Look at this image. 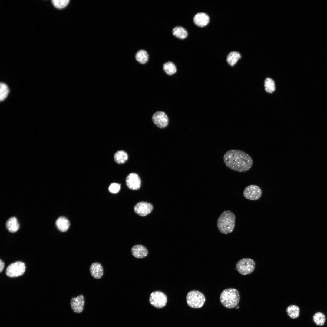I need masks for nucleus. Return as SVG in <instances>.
Masks as SVG:
<instances>
[{"instance_id": "1", "label": "nucleus", "mask_w": 327, "mask_h": 327, "mask_svg": "<svg viewBox=\"0 0 327 327\" xmlns=\"http://www.w3.org/2000/svg\"><path fill=\"white\" fill-rule=\"evenodd\" d=\"M224 162L229 169L236 171L244 172L249 170L253 165L251 157L241 150L232 149L224 155Z\"/></svg>"}, {"instance_id": "2", "label": "nucleus", "mask_w": 327, "mask_h": 327, "mask_svg": "<svg viewBox=\"0 0 327 327\" xmlns=\"http://www.w3.org/2000/svg\"><path fill=\"white\" fill-rule=\"evenodd\" d=\"M235 216L230 210L223 212L217 221V226L220 232L224 234L232 232L235 226Z\"/></svg>"}, {"instance_id": "3", "label": "nucleus", "mask_w": 327, "mask_h": 327, "mask_svg": "<svg viewBox=\"0 0 327 327\" xmlns=\"http://www.w3.org/2000/svg\"><path fill=\"white\" fill-rule=\"evenodd\" d=\"M220 301L224 307L232 309L236 307L239 302L240 296L236 289L229 288L223 290L220 297Z\"/></svg>"}, {"instance_id": "4", "label": "nucleus", "mask_w": 327, "mask_h": 327, "mask_svg": "<svg viewBox=\"0 0 327 327\" xmlns=\"http://www.w3.org/2000/svg\"><path fill=\"white\" fill-rule=\"evenodd\" d=\"M186 299L187 305L193 308L202 307L206 301L203 294L196 290H191L188 292L186 296Z\"/></svg>"}, {"instance_id": "5", "label": "nucleus", "mask_w": 327, "mask_h": 327, "mask_svg": "<svg viewBox=\"0 0 327 327\" xmlns=\"http://www.w3.org/2000/svg\"><path fill=\"white\" fill-rule=\"evenodd\" d=\"M255 263L252 259L243 258L239 261L236 264V269L241 274L246 275L252 273L254 270Z\"/></svg>"}, {"instance_id": "6", "label": "nucleus", "mask_w": 327, "mask_h": 327, "mask_svg": "<svg viewBox=\"0 0 327 327\" xmlns=\"http://www.w3.org/2000/svg\"><path fill=\"white\" fill-rule=\"evenodd\" d=\"M149 302L151 305L157 308L164 307L167 302V297L164 292L159 291L152 292L149 299Z\"/></svg>"}, {"instance_id": "7", "label": "nucleus", "mask_w": 327, "mask_h": 327, "mask_svg": "<svg viewBox=\"0 0 327 327\" xmlns=\"http://www.w3.org/2000/svg\"><path fill=\"white\" fill-rule=\"evenodd\" d=\"M25 263L21 261L12 263L7 267L6 274L10 277H16L22 275L25 270Z\"/></svg>"}, {"instance_id": "8", "label": "nucleus", "mask_w": 327, "mask_h": 327, "mask_svg": "<svg viewBox=\"0 0 327 327\" xmlns=\"http://www.w3.org/2000/svg\"><path fill=\"white\" fill-rule=\"evenodd\" d=\"M243 194L246 198L251 200H256L260 198L262 191L259 186L254 185H251L245 188Z\"/></svg>"}, {"instance_id": "9", "label": "nucleus", "mask_w": 327, "mask_h": 327, "mask_svg": "<svg viewBox=\"0 0 327 327\" xmlns=\"http://www.w3.org/2000/svg\"><path fill=\"white\" fill-rule=\"evenodd\" d=\"M152 120L154 124L160 128L166 127L168 124V118L167 114L162 111H158L154 113Z\"/></svg>"}, {"instance_id": "10", "label": "nucleus", "mask_w": 327, "mask_h": 327, "mask_svg": "<svg viewBox=\"0 0 327 327\" xmlns=\"http://www.w3.org/2000/svg\"><path fill=\"white\" fill-rule=\"evenodd\" d=\"M84 304V297L82 294L73 297L70 300L71 308L73 311L76 313H79L83 311Z\"/></svg>"}, {"instance_id": "11", "label": "nucleus", "mask_w": 327, "mask_h": 327, "mask_svg": "<svg viewBox=\"0 0 327 327\" xmlns=\"http://www.w3.org/2000/svg\"><path fill=\"white\" fill-rule=\"evenodd\" d=\"M152 204L148 202L141 201L137 203L134 207L136 213L140 216H144L150 213L153 210Z\"/></svg>"}, {"instance_id": "12", "label": "nucleus", "mask_w": 327, "mask_h": 327, "mask_svg": "<svg viewBox=\"0 0 327 327\" xmlns=\"http://www.w3.org/2000/svg\"><path fill=\"white\" fill-rule=\"evenodd\" d=\"M126 184L130 189L136 190L140 188L141 186V180L139 176L134 173L129 174L126 179Z\"/></svg>"}, {"instance_id": "13", "label": "nucleus", "mask_w": 327, "mask_h": 327, "mask_svg": "<svg viewBox=\"0 0 327 327\" xmlns=\"http://www.w3.org/2000/svg\"><path fill=\"white\" fill-rule=\"evenodd\" d=\"M89 271L91 275L96 279H101L104 275L103 267L100 263L97 262H94L91 264Z\"/></svg>"}, {"instance_id": "14", "label": "nucleus", "mask_w": 327, "mask_h": 327, "mask_svg": "<svg viewBox=\"0 0 327 327\" xmlns=\"http://www.w3.org/2000/svg\"><path fill=\"white\" fill-rule=\"evenodd\" d=\"M131 251L132 255L137 259H141L147 256L148 251L144 246L140 244L134 245L131 248Z\"/></svg>"}, {"instance_id": "15", "label": "nucleus", "mask_w": 327, "mask_h": 327, "mask_svg": "<svg viewBox=\"0 0 327 327\" xmlns=\"http://www.w3.org/2000/svg\"><path fill=\"white\" fill-rule=\"evenodd\" d=\"M193 21L195 24L199 27H204L208 24L209 17L208 15L205 13L199 12L194 16Z\"/></svg>"}, {"instance_id": "16", "label": "nucleus", "mask_w": 327, "mask_h": 327, "mask_svg": "<svg viewBox=\"0 0 327 327\" xmlns=\"http://www.w3.org/2000/svg\"><path fill=\"white\" fill-rule=\"evenodd\" d=\"M55 224L57 228L62 232L67 231L70 225L68 220L63 216H61L58 218L56 221Z\"/></svg>"}, {"instance_id": "17", "label": "nucleus", "mask_w": 327, "mask_h": 327, "mask_svg": "<svg viewBox=\"0 0 327 327\" xmlns=\"http://www.w3.org/2000/svg\"><path fill=\"white\" fill-rule=\"evenodd\" d=\"M7 229L10 232L15 233L19 229L20 225L17 218L15 217L8 219L6 223Z\"/></svg>"}, {"instance_id": "18", "label": "nucleus", "mask_w": 327, "mask_h": 327, "mask_svg": "<svg viewBox=\"0 0 327 327\" xmlns=\"http://www.w3.org/2000/svg\"><path fill=\"white\" fill-rule=\"evenodd\" d=\"M241 58V55L239 52L233 51L230 52L228 55L226 60L229 64L233 66L237 63Z\"/></svg>"}, {"instance_id": "19", "label": "nucleus", "mask_w": 327, "mask_h": 327, "mask_svg": "<svg viewBox=\"0 0 327 327\" xmlns=\"http://www.w3.org/2000/svg\"><path fill=\"white\" fill-rule=\"evenodd\" d=\"M172 33L174 36L181 39H185L188 35L187 30L183 27L179 26L173 28Z\"/></svg>"}, {"instance_id": "20", "label": "nucleus", "mask_w": 327, "mask_h": 327, "mask_svg": "<svg viewBox=\"0 0 327 327\" xmlns=\"http://www.w3.org/2000/svg\"><path fill=\"white\" fill-rule=\"evenodd\" d=\"M128 158L127 154L123 150H119L117 151L114 155L115 161L118 164H122L125 163L127 160Z\"/></svg>"}, {"instance_id": "21", "label": "nucleus", "mask_w": 327, "mask_h": 327, "mask_svg": "<svg viewBox=\"0 0 327 327\" xmlns=\"http://www.w3.org/2000/svg\"><path fill=\"white\" fill-rule=\"evenodd\" d=\"M286 312L290 318L294 319L297 318L299 316L300 309L296 305H292L287 308Z\"/></svg>"}, {"instance_id": "22", "label": "nucleus", "mask_w": 327, "mask_h": 327, "mask_svg": "<svg viewBox=\"0 0 327 327\" xmlns=\"http://www.w3.org/2000/svg\"><path fill=\"white\" fill-rule=\"evenodd\" d=\"M149 56L146 51L140 50L137 51L135 55L136 60L140 64H144L148 61Z\"/></svg>"}, {"instance_id": "23", "label": "nucleus", "mask_w": 327, "mask_h": 327, "mask_svg": "<svg viewBox=\"0 0 327 327\" xmlns=\"http://www.w3.org/2000/svg\"><path fill=\"white\" fill-rule=\"evenodd\" d=\"M313 320L317 325L322 326L324 325L326 321V317L323 313L318 312L313 316Z\"/></svg>"}, {"instance_id": "24", "label": "nucleus", "mask_w": 327, "mask_h": 327, "mask_svg": "<svg viewBox=\"0 0 327 327\" xmlns=\"http://www.w3.org/2000/svg\"><path fill=\"white\" fill-rule=\"evenodd\" d=\"M163 68L165 73L169 75L174 74L177 71V68L175 65L171 61H168L165 63L163 65Z\"/></svg>"}, {"instance_id": "25", "label": "nucleus", "mask_w": 327, "mask_h": 327, "mask_svg": "<svg viewBox=\"0 0 327 327\" xmlns=\"http://www.w3.org/2000/svg\"><path fill=\"white\" fill-rule=\"evenodd\" d=\"M264 86L266 91L269 93H272L275 90L276 87L274 80L270 78H267L264 81Z\"/></svg>"}, {"instance_id": "26", "label": "nucleus", "mask_w": 327, "mask_h": 327, "mask_svg": "<svg viewBox=\"0 0 327 327\" xmlns=\"http://www.w3.org/2000/svg\"><path fill=\"white\" fill-rule=\"evenodd\" d=\"M0 101H1L7 97L9 92V89L8 86L3 83H0Z\"/></svg>"}, {"instance_id": "27", "label": "nucleus", "mask_w": 327, "mask_h": 327, "mask_svg": "<svg viewBox=\"0 0 327 327\" xmlns=\"http://www.w3.org/2000/svg\"><path fill=\"white\" fill-rule=\"evenodd\" d=\"M69 0H52V3L56 8L61 9L66 7L69 2Z\"/></svg>"}, {"instance_id": "28", "label": "nucleus", "mask_w": 327, "mask_h": 327, "mask_svg": "<svg viewBox=\"0 0 327 327\" xmlns=\"http://www.w3.org/2000/svg\"><path fill=\"white\" fill-rule=\"evenodd\" d=\"M120 184L117 183H112L109 186V191L111 193L115 194L117 193L120 189Z\"/></svg>"}, {"instance_id": "29", "label": "nucleus", "mask_w": 327, "mask_h": 327, "mask_svg": "<svg viewBox=\"0 0 327 327\" xmlns=\"http://www.w3.org/2000/svg\"><path fill=\"white\" fill-rule=\"evenodd\" d=\"M0 272H1L3 270L4 267V263L1 259L0 261Z\"/></svg>"}]
</instances>
